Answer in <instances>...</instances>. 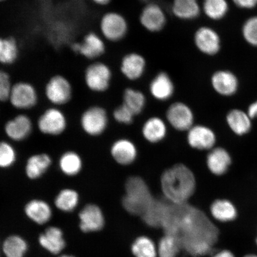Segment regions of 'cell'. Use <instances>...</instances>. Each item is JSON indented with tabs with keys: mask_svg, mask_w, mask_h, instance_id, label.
<instances>
[{
	"mask_svg": "<svg viewBox=\"0 0 257 257\" xmlns=\"http://www.w3.org/2000/svg\"><path fill=\"white\" fill-rule=\"evenodd\" d=\"M51 163L52 160L48 154H35L27 161L25 167L26 174L31 179L39 178L47 172Z\"/></svg>",
	"mask_w": 257,
	"mask_h": 257,
	"instance_id": "4316f807",
	"label": "cell"
},
{
	"mask_svg": "<svg viewBox=\"0 0 257 257\" xmlns=\"http://www.w3.org/2000/svg\"><path fill=\"white\" fill-rule=\"evenodd\" d=\"M80 229L83 232H97L104 226L103 213L98 206L88 204L83 208L79 214Z\"/></svg>",
	"mask_w": 257,
	"mask_h": 257,
	"instance_id": "5bb4252c",
	"label": "cell"
},
{
	"mask_svg": "<svg viewBox=\"0 0 257 257\" xmlns=\"http://www.w3.org/2000/svg\"><path fill=\"white\" fill-rule=\"evenodd\" d=\"M237 7L244 9H252L257 6V0H233Z\"/></svg>",
	"mask_w": 257,
	"mask_h": 257,
	"instance_id": "b9f144b4",
	"label": "cell"
},
{
	"mask_svg": "<svg viewBox=\"0 0 257 257\" xmlns=\"http://www.w3.org/2000/svg\"><path fill=\"white\" fill-rule=\"evenodd\" d=\"M147 62L141 54L131 53L122 58L120 71L127 79L136 81L142 78L146 72Z\"/></svg>",
	"mask_w": 257,
	"mask_h": 257,
	"instance_id": "9a60e30c",
	"label": "cell"
},
{
	"mask_svg": "<svg viewBox=\"0 0 257 257\" xmlns=\"http://www.w3.org/2000/svg\"><path fill=\"white\" fill-rule=\"evenodd\" d=\"M242 35L247 43L257 47V16H253L245 22L242 27Z\"/></svg>",
	"mask_w": 257,
	"mask_h": 257,
	"instance_id": "f35d334b",
	"label": "cell"
},
{
	"mask_svg": "<svg viewBox=\"0 0 257 257\" xmlns=\"http://www.w3.org/2000/svg\"><path fill=\"white\" fill-rule=\"evenodd\" d=\"M59 167L64 175L76 176L81 171L82 161L78 154L73 152H66L60 157Z\"/></svg>",
	"mask_w": 257,
	"mask_h": 257,
	"instance_id": "1f68e13d",
	"label": "cell"
},
{
	"mask_svg": "<svg viewBox=\"0 0 257 257\" xmlns=\"http://www.w3.org/2000/svg\"><path fill=\"white\" fill-rule=\"evenodd\" d=\"M40 245L53 254H58L62 251L66 246L63 233L59 228L50 227L39 237Z\"/></svg>",
	"mask_w": 257,
	"mask_h": 257,
	"instance_id": "7402d4cb",
	"label": "cell"
},
{
	"mask_svg": "<svg viewBox=\"0 0 257 257\" xmlns=\"http://www.w3.org/2000/svg\"><path fill=\"white\" fill-rule=\"evenodd\" d=\"M7 1H8V0H0V3H4V2H6Z\"/></svg>",
	"mask_w": 257,
	"mask_h": 257,
	"instance_id": "c3c4849f",
	"label": "cell"
},
{
	"mask_svg": "<svg viewBox=\"0 0 257 257\" xmlns=\"http://www.w3.org/2000/svg\"><path fill=\"white\" fill-rule=\"evenodd\" d=\"M101 37L108 41H120L126 37L128 24L124 16L115 12H108L101 16L99 24Z\"/></svg>",
	"mask_w": 257,
	"mask_h": 257,
	"instance_id": "52a82bcc",
	"label": "cell"
},
{
	"mask_svg": "<svg viewBox=\"0 0 257 257\" xmlns=\"http://www.w3.org/2000/svg\"><path fill=\"white\" fill-rule=\"evenodd\" d=\"M181 249L178 240L174 236L165 234L159 241L157 254L159 257H176Z\"/></svg>",
	"mask_w": 257,
	"mask_h": 257,
	"instance_id": "8d00e7d4",
	"label": "cell"
},
{
	"mask_svg": "<svg viewBox=\"0 0 257 257\" xmlns=\"http://www.w3.org/2000/svg\"><path fill=\"white\" fill-rule=\"evenodd\" d=\"M60 257H75V256H73L72 255H64L61 256Z\"/></svg>",
	"mask_w": 257,
	"mask_h": 257,
	"instance_id": "7dc6e473",
	"label": "cell"
},
{
	"mask_svg": "<svg viewBox=\"0 0 257 257\" xmlns=\"http://www.w3.org/2000/svg\"><path fill=\"white\" fill-rule=\"evenodd\" d=\"M142 27L152 33L162 31L167 23L165 11L158 4L149 3L145 6L140 16Z\"/></svg>",
	"mask_w": 257,
	"mask_h": 257,
	"instance_id": "7c38bea8",
	"label": "cell"
},
{
	"mask_svg": "<svg viewBox=\"0 0 257 257\" xmlns=\"http://www.w3.org/2000/svg\"><path fill=\"white\" fill-rule=\"evenodd\" d=\"M73 88L70 80L61 73L51 75L44 86V94L51 104L63 105L68 103L73 96Z\"/></svg>",
	"mask_w": 257,
	"mask_h": 257,
	"instance_id": "5b68a950",
	"label": "cell"
},
{
	"mask_svg": "<svg viewBox=\"0 0 257 257\" xmlns=\"http://www.w3.org/2000/svg\"><path fill=\"white\" fill-rule=\"evenodd\" d=\"M112 71L107 64L94 61L85 67L83 79L85 86L92 92L101 93L110 87L112 79Z\"/></svg>",
	"mask_w": 257,
	"mask_h": 257,
	"instance_id": "277c9868",
	"label": "cell"
},
{
	"mask_svg": "<svg viewBox=\"0 0 257 257\" xmlns=\"http://www.w3.org/2000/svg\"><path fill=\"white\" fill-rule=\"evenodd\" d=\"M256 243H257V239H256Z\"/></svg>",
	"mask_w": 257,
	"mask_h": 257,
	"instance_id": "681fc988",
	"label": "cell"
},
{
	"mask_svg": "<svg viewBox=\"0 0 257 257\" xmlns=\"http://www.w3.org/2000/svg\"><path fill=\"white\" fill-rule=\"evenodd\" d=\"M5 130L6 135L11 140L15 141L24 140L32 132L31 118L25 114L18 115L6 124Z\"/></svg>",
	"mask_w": 257,
	"mask_h": 257,
	"instance_id": "d6986e66",
	"label": "cell"
},
{
	"mask_svg": "<svg viewBox=\"0 0 257 257\" xmlns=\"http://www.w3.org/2000/svg\"><path fill=\"white\" fill-rule=\"evenodd\" d=\"M104 38L96 32L89 31L83 35L82 40L72 42L70 50L77 56L94 62L105 53Z\"/></svg>",
	"mask_w": 257,
	"mask_h": 257,
	"instance_id": "8992f818",
	"label": "cell"
},
{
	"mask_svg": "<svg viewBox=\"0 0 257 257\" xmlns=\"http://www.w3.org/2000/svg\"><path fill=\"white\" fill-rule=\"evenodd\" d=\"M13 83L12 76L8 70L0 69V102L9 101Z\"/></svg>",
	"mask_w": 257,
	"mask_h": 257,
	"instance_id": "ab89813d",
	"label": "cell"
},
{
	"mask_svg": "<svg viewBox=\"0 0 257 257\" xmlns=\"http://www.w3.org/2000/svg\"><path fill=\"white\" fill-rule=\"evenodd\" d=\"M169 202L154 200L142 217L144 223L154 228L162 227Z\"/></svg>",
	"mask_w": 257,
	"mask_h": 257,
	"instance_id": "484cf974",
	"label": "cell"
},
{
	"mask_svg": "<svg viewBox=\"0 0 257 257\" xmlns=\"http://www.w3.org/2000/svg\"><path fill=\"white\" fill-rule=\"evenodd\" d=\"M132 252L136 257H157V250L155 244L149 237L141 236L134 241Z\"/></svg>",
	"mask_w": 257,
	"mask_h": 257,
	"instance_id": "d590c367",
	"label": "cell"
},
{
	"mask_svg": "<svg viewBox=\"0 0 257 257\" xmlns=\"http://www.w3.org/2000/svg\"><path fill=\"white\" fill-rule=\"evenodd\" d=\"M21 48L14 37L0 36V64L6 67L14 65L20 57Z\"/></svg>",
	"mask_w": 257,
	"mask_h": 257,
	"instance_id": "ffe728a7",
	"label": "cell"
},
{
	"mask_svg": "<svg viewBox=\"0 0 257 257\" xmlns=\"http://www.w3.org/2000/svg\"><path fill=\"white\" fill-rule=\"evenodd\" d=\"M79 201L78 192L71 189H64L57 195L55 205L61 211L71 212L78 206Z\"/></svg>",
	"mask_w": 257,
	"mask_h": 257,
	"instance_id": "e575fe53",
	"label": "cell"
},
{
	"mask_svg": "<svg viewBox=\"0 0 257 257\" xmlns=\"http://www.w3.org/2000/svg\"><path fill=\"white\" fill-rule=\"evenodd\" d=\"M38 101L37 88L28 80H18L13 83L9 101L19 110H28L35 107Z\"/></svg>",
	"mask_w": 257,
	"mask_h": 257,
	"instance_id": "ba28073f",
	"label": "cell"
},
{
	"mask_svg": "<svg viewBox=\"0 0 257 257\" xmlns=\"http://www.w3.org/2000/svg\"><path fill=\"white\" fill-rule=\"evenodd\" d=\"M231 163L229 154L222 148L211 150L207 157V165L214 175H222L227 172Z\"/></svg>",
	"mask_w": 257,
	"mask_h": 257,
	"instance_id": "cb8c5ba5",
	"label": "cell"
},
{
	"mask_svg": "<svg viewBox=\"0 0 257 257\" xmlns=\"http://www.w3.org/2000/svg\"><path fill=\"white\" fill-rule=\"evenodd\" d=\"M188 143L193 149L198 150H211L216 143V136L210 128L198 125L188 131Z\"/></svg>",
	"mask_w": 257,
	"mask_h": 257,
	"instance_id": "e0dca14e",
	"label": "cell"
},
{
	"mask_svg": "<svg viewBox=\"0 0 257 257\" xmlns=\"http://www.w3.org/2000/svg\"><path fill=\"white\" fill-rule=\"evenodd\" d=\"M112 158L122 166H127L134 163L137 157L136 146L130 140L121 139L115 141L111 147Z\"/></svg>",
	"mask_w": 257,
	"mask_h": 257,
	"instance_id": "44dd1931",
	"label": "cell"
},
{
	"mask_svg": "<svg viewBox=\"0 0 257 257\" xmlns=\"http://www.w3.org/2000/svg\"><path fill=\"white\" fill-rule=\"evenodd\" d=\"M171 10L176 18L192 21L199 17L201 8L198 0H173Z\"/></svg>",
	"mask_w": 257,
	"mask_h": 257,
	"instance_id": "603a6c76",
	"label": "cell"
},
{
	"mask_svg": "<svg viewBox=\"0 0 257 257\" xmlns=\"http://www.w3.org/2000/svg\"><path fill=\"white\" fill-rule=\"evenodd\" d=\"M135 114L126 105L121 104L115 109L113 116L118 123L130 124L133 123Z\"/></svg>",
	"mask_w": 257,
	"mask_h": 257,
	"instance_id": "60d3db41",
	"label": "cell"
},
{
	"mask_svg": "<svg viewBox=\"0 0 257 257\" xmlns=\"http://www.w3.org/2000/svg\"><path fill=\"white\" fill-rule=\"evenodd\" d=\"M94 4L99 6H105L110 4L111 0H91Z\"/></svg>",
	"mask_w": 257,
	"mask_h": 257,
	"instance_id": "f6af8a7d",
	"label": "cell"
},
{
	"mask_svg": "<svg viewBox=\"0 0 257 257\" xmlns=\"http://www.w3.org/2000/svg\"><path fill=\"white\" fill-rule=\"evenodd\" d=\"M170 125L179 131H189L194 123V114L189 106L182 102L171 104L166 112Z\"/></svg>",
	"mask_w": 257,
	"mask_h": 257,
	"instance_id": "4fadbf2b",
	"label": "cell"
},
{
	"mask_svg": "<svg viewBox=\"0 0 257 257\" xmlns=\"http://www.w3.org/2000/svg\"><path fill=\"white\" fill-rule=\"evenodd\" d=\"M211 83L214 91L223 96L233 95L239 86L237 77L232 72L226 70L214 72L211 76Z\"/></svg>",
	"mask_w": 257,
	"mask_h": 257,
	"instance_id": "2e32d148",
	"label": "cell"
},
{
	"mask_svg": "<svg viewBox=\"0 0 257 257\" xmlns=\"http://www.w3.org/2000/svg\"><path fill=\"white\" fill-rule=\"evenodd\" d=\"M248 114L250 118L257 117V101L250 105L248 108Z\"/></svg>",
	"mask_w": 257,
	"mask_h": 257,
	"instance_id": "7bdbcfd3",
	"label": "cell"
},
{
	"mask_svg": "<svg viewBox=\"0 0 257 257\" xmlns=\"http://www.w3.org/2000/svg\"><path fill=\"white\" fill-rule=\"evenodd\" d=\"M150 91L157 100L167 101L172 97L175 92V85L168 73L161 72L150 82Z\"/></svg>",
	"mask_w": 257,
	"mask_h": 257,
	"instance_id": "ac0fdd59",
	"label": "cell"
},
{
	"mask_svg": "<svg viewBox=\"0 0 257 257\" xmlns=\"http://www.w3.org/2000/svg\"><path fill=\"white\" fill-rule=\"evenodd\" d=\"M250 119L248 114L240 110H231L227 115L228 124L239 136L248 133L251 127Z\"/></svg>",
	"mask_w": 257,
	"mask_h": 257,
	"instance_id": "f546056e",
	"label": "cell"
},
{
	"mask_svg": "<svg viewBox=\"0 0 257 257\" xmlns=\"http://www.w3.org/2000/svg\"><path fill=\"white\" fill-rule=\"evenodd\" d=\"M162 227L174 236L193 257L209 254L217 242L219 231L204 212L188 203L169 202Z\"/></svg>",
	"mask_w": 257,
	"mask_h": 257,
	"instance_id": "6da1fadb",
	"label": "cell"
},
{
	"mask_svg": "<svg viewBox=\"0 0 257 257\" xmlns=\"http://www.w3.org/2000/svg\"><path fill=\"white\" fill-rule=\"evenodd\" d=\"M244 257H257V256L255 255L250 254V255H247Z\"/></svg>",
	"mask_w": 257,
	"mask_h": 257,
	"instance_id": "bcb514c9",
	"label": "cell"
},
{
	"mask_svg": "<svg viewBox=\"0 0 257 257\" xmlns=\"http://www.w3.org/2000/svg\"><path fill=\"white\" fill-rule=\"evenodd\" d=\"M161 186L167 201L174 204H185L195 192L196 180L191 170L179 163L163 173Z\"/></svg>",
	"mask_w": 257,
	"mask_h": 257,
	"instance_id": "7a4b0ae2",
	"label": "cell"
},
{
	"mask_svg": "<svg viewBox=\"0 0 257 257\" xmlns=\"http://www.w3.org/2000/svg\"><path fill=\"white\" fill-rule=\"evenodd\" d=\"M26 215L34 222L44 224L52 217V210L46 201L33 200L28 202L25 207Z\"/></svg>",
	"mask_w": 257,
	"mask_h": 257,
	"instance_id": "d4e9b609",
	"label": "cell"
},
{
	"mask_svg": "<svg viewBox=\"0 0 257 257\" xmlns=\"http://www.w3.org/2000/svg\"><path fill=\"white\" fill-rule=\"evenodd\" d=\"M213 257H234L232 252L228 250H223L216 253Z\"/></svg>",
	"mask_w": 257,
	"mask_h": 257,
	"instance_id": "ee69618b",
	"label": "cell"
},
{
	"mask_svg": "<svg viewBox=\"0 0 257 257\" xmlns=\"http://www.w3.org/2000/svg\"><path fill=\"white\" fill-rule=\"evenodd\" d=\"M166 134V125L159 117L149 118L143 127V135L145 139L151 143L160 142L165 138Z\"/></svg>",
	"mask_w": 257,
	"mask_h": 257,
	"instance_id": "83f0119b",
	"label": "cell"
},
{
	"mask_svg": "<svg viewBox=\"0 0 257 257\" xmlns=\"http://www.w3.org/2000/svg\"><path fill=\"white\" fill-rule=\"evenodd\" d=\"M2 249L6 257H24L28 244L22 237L13 235L5 240Z\"/></svg>",
	"mask_w": 257,
	"mask_h": 257,
	"instance_id": "836d02e7",
	"label": "cell"
},
{
	"mask_svg": "<svg viewBox=\"0 0 257 257\" xmlns=\"http://www.w3.org/2000/svg\"><path fill=\"white\" fill-rule=\"evenodd\" d=\"M135 115L143 111L146 104V98L139 90L128 88L123 93V103Z\"/></svg>",
	"mask_w": 257,
	"mask_h": 257,
	"instance_id": "d6a6232c",
	"label": "cell"
},
{
	"mask_svg": "<svg viewBox=\"0 0 257 257\" xmlns=\"http://www.w3.org/2000/svg\"><path fill=\"white\" fill-rule=\"evenodd\" d=\"M194 42L196 47L205 55L213 56L221 49V40L217 32L213 28L201 27L195 31Z\"/></svg>",
	"mask_w": 257,
	"mask_h": 257,
	"instance_id": "8fae6325",
	"label": "cell"
},
{
	"mask_svg": "<svg viewBox=\"0 0 257 257\" xmlns=\"http://www.w3.org/2000/svg\"><path fill=\"white\" fill-rule=\"evenodd\" d=\"M125 192L122 204L125 210L134 216H142L155 200L140 177H130L125 184Z\"/></svg>",
	"mask_w": 257,
	"mask_h": 257,
	"instance_id": "3957f363",
	"label": "cell"
},
{
	"mask_svg": "<svg viewBox=\"0 0 257 257\" xmlns=\"http://www.w3.org/2000/svg\"><path fill=\"white\" fill-rule=\"evenodd\" d=\"M212 216L218 221L226 222L235 219L237 211L232 202L226 200H217L210 207Z\"/></svg>",
	"mask_w": 257,
	"mask_h": 257,
	"instance_id": "f1b7e54d",
	"label": "cell"
},
{
	"mask_svg": "<svg viewBox=\"0 0 257 257\" xmlns=\"http://www.w3.org/2000/svg\"><path fill=\"white\" fill-rule=\"evenodd\" d=\"M80 121L83 130L86 134L91 136H99L107 127V112L99 106H92L83 112Z\"/></svg>",
	"mask_w": 257,
	"mask_h": 257,
	"instance_id": "9c48e42d",
	"label": "cell"
},
{
	"mask_svg": "<svg viewBox=\"0 0 257 257\" xmlns=\"http://www.w3.org/2000/svg\"><path fill=\"white\" fill-rule=\"evenodd\" d=\"M16 152L12 145L5 141L0 142V168H9L14 165Z\"/></svg>",
	"mask_w": 257,
	"mask_h": 257,
	"instance_id": "74e56055",
	"label": "cell"
},
{
	"mask_svg": "<svg viewBox=\"0 0 257 257\" xmlns=\"http://www.w3.org/2000/svg\"><path fill=\"white\" fill-rule=\"evenodd\" d=\"M202 10L207 17L213 21H220L229 11L226 0H203Z\"/></svg>",
	"mask_w": 257,
	"mask_h": 257,
	"instance_id": "4dcf8cb0",
	"label": "cell"
},
{
	"mask_svg": "<svg viewBox=\"0 0 257 257\" xmlns=\"http://www.w3.org/2000/svg\"><path fill=\"white\" fill-rule=\"evenodd\" d=\"M38 126L42 133L59 136L66 130L67 121L63 112L56 107L47 109L39 118Z\"/></svg>",
	"mask_w": 257,
	"mask_h": 257,
	"instance_id": "30bf717a",
	"label": "cell"
}]
</instances>
